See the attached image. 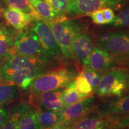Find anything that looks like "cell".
Returning <instances> with one entry per match:
<instances>
[{
	"label": "cell",
	"mask_w": 129,
	"mask_h": 129,
	"mask_svg": "<svg viewBox=\"0 0 129 129\" xmlns=\"http://www.w3.org/2000/svg\"><path fill=\"white\" fill-rule=\"evenodd\" d=\"M9 115V111L4 106V105L0 104V127L7 120Z\"/></svg>",
	"instance_id": "obj_31"
},
{
	"label": "cell",
	"mask_w": 129,
	"mask_h": 129,
	"mask_svg": "<svg viewBox=\"0 0 129 129\" xmlns=\"http://www.w3.org/2000/svg\"><path fill=\"white\" fill-rule=\"evenodd\" d=\"M74 83L75 89L80 94L89 97L92 96L93 93L94 92L92 87L81 74H79L78 75H77L74 81Z\"/></svg>",
	"instance_id": "obj_24"
},
{
	"label": "cell",
	"mask_w": 129,
	"mask_h": 129,
	"mask_svg": "<svg viewBox=\"0 0 129 129\" xmlns=\"http://www.w3.org/2000/svg\"><path fill=\"white\" fill-rule=\"evenodd\" d=\"M1 2H2V0H0V5H1Z\"/></svg>",
	"instance_id": "obj_37"
},
{
	"label": "cell",
	"mask_w": 129,
	"mask_h": 129,
	"mask_svg": "<svg viewBox=\"0 0 129 129\" xmlns=\"http://www.w3.org/2000/svg\"><path fill=\"white\" fill-rule=\"evenodd\" d=\"M68 125L63 124L62 123H58L57 124H56L55 125H53V126L43 129H68Z\"/></svg>",
	"instance_id": "obj_32"
},
{
	"label": "cell",
	"mask_w": 129,
	"mask_h": 129,
	"mask_svg": "<svg viewBox=\"0 0 129 129\" xmlns=\"http://www.w3.org/2000/svg\"><path fill=\"white\" fill-rule=\"evenodd\" d=\"M129 128V115L124 116L118 120L112 129H124Z\"/></svg>",
	"instance_id": "obj_29"
},
{
	"label": "cell",
	"mask_w": 129,
	"mask_h": 129,
	"mask_svg": "<svg viewBox=\"0 0 129 129\" xmlns=\"http://www.w3.org/2000/svg\"><path fill=\"white\" fill-rule=\"evenodd\" d=\"M127 86H128V91H129V70L127 74Z\"/></svg>",
	"instance_id": "obj_34"
},
{
	"label": "cell",
	"mask_w": 129,
	"mask_h": 129,
	"mask_svg": "<svg viewBox=\"0 0 129 129\" xmlns=\"http://www.w3.org/2000/svg\"><path fill=\"white\" fill-rule=\"evenodd\" d=\"M62 93V90H53L33 96V97L36 98V102L39 107L38 109L62 112L65 108L63 101Z\"/></svg>",
	"instance_id": "obj_13"
},
{
	"label": "cell",
	"mask_w": 129,
	"mask_h": 129,
	"mask_svg": "<svg viewBox=\"0 0 129 129\" xmlns=\"http://www.w3.org/2000/svg\"><path fill=\"white\" fill-rule=\"evenodd\" d=\"M62 98L66 107L67 106L78 102L83 101V100L90 98V97L80 94L75 89L73 81L63 90Z\"/></svg>",
	"instance_id": "obj_22"
},
{
	"label": "cell",
	"mask_w": 129,
	"mask_h": 129,
	"mask_svg": "<svg viewBox=\"0 0 129 129\" xmlns=\"http://www.w3.org/2000/svg\"><path fill=\"white\" fill-rule=\"evenodd\" d=\"M97 112L118 119L129 115V93L105 101L98 108Z\"/></svg>",
	"instance_id": "obj_12"
},
{
	"label": "cell",
	"mask_w": 129,
	"mask_h": 129,
	"mask_svg": "<svg viewBox=\"0 0 129 129\" xmlns=\"http://www.w3.org/2000/svg\"><path fill=\"white\" fill-rule=\"evenodd\" d=\"M48 3L58 13L66 15L68 14L69 0H44Z\"/></svg>",
	"instance_id": "obj_27"
},
{
	"label": "cell",
	"mask_w": 129,
	"mask_h": 129,
	"mask_svg": "<svg viewBox=\"0 0 129 129\" xmlns=\"http://www.w3.org/2000/svg\"><path fill=\"white\" fill-rule=\"evenodd\" d=\"M76 72L67 68H61L45 72L32 81L29 88L33 96L47 91L63 89L72 83Z\"/></svg>",
	"instance_id": "obj_2"
},
{
	"label": "cell",
	"mask_w": 129,
	"mask_h": 129,
	"mask_svg": "<svg viewBox=\"0 0 129 129\" xmlns=\"http://www.w3.org/2000/svg\"><path fill=\"white\" fill-rule=\"evenodd\" d=\"M128 129H129V128H128Z\"/></svg>",
	"instance_id": "obj_38"
},
{
	"label": "cell",
	"mask_w": 129,
	"mask_h": 129,
	"mask_svg": "<svg viewBox=\"0 0 129 129\" xmlns=\"http://www.w3.org/2000/svg\"><path fill=\"white\" fill-rule=\"evenodd\" d=\"M92 19L93 22L97 25H105L106 22L105 20L104 14L102 9L94 11L90 14Z\"/></svg>",
	"instance_id": "obj_28"
},
{
	"label": "cell",
	"mask_w": 129,
	"mask_h": 129,
	"mask_svg": "<svg viewBox=\"0 0 129 129\" xmlns=\"http://www.w3.org/2000/svg\"><path fill=\"white\" fill-rule=\"evenodd\" d=\"M17 87L8 84H0V104H10L19 98V91Z\"/></svg>",
	"instance_id": "obj_21"
},
{
	"label": "cell",
	"mask_w": 129,
	"mask_h": 129,
	"mask_svg": "<svg viewBox=\"0 0 129 129\" xmlns=\"http://www.w3.org/2000/svg\"><path fill=\"white\" fill-rule=\"evenodd\" d=\"M8 7L19 10L34 19V20H41L39 14L28 0H4Z\"/></svg>",
	"instance_id": "obj_20"
},
{
	"label": "cell",
	"mask_w": 129,
	"mask_h": 129,
	"mask_svg": "<svg viewBox=\"0 0 129 129\" xmlns=\"http://www.w3.org/2000/svg\"><path fill=\"white\" fill-rule=\"evenodd\" d=\"M98 45L115 57L116 66L129 59V30L106 32L99 37Z\"/></svg>",
	"instance_id": "obj_4"
},
{
	"label": "cell",
	"mask_w": 129,
	"mask_h": 129,
	"mask_svg": "<svg viewBox=\"0 0 129 129\" xmlns=\"http://www.w3.org/2000/svg\"><path fill=\"white\" fill-rule=\"evenodd\" d=\"M128 0H69L68 14L90 15L98 10L111 8L120 10L128 3Z\"/></svg>",
	"instance_id": "obj_7"
},
{
	"label": "cell",
	"mask_w": 129,
	"mask_h": 129,
	"mask_svg": "<svg viewBox=\"0 0 129 129\" xmlns=\"http://www.w3.org/2000/svg\"><path fill=\"white\" fill-rule=\"evenodd\" d=\"M93 47L92 39L88 34L80 30L75 34L72 43L73 56L75 57L85 68H88L89 58Z\"/></svg>",
	"instance_id": "obj_11"
},
{
	"label": "cell",
	"mask_w": 129,
	"mask_h": 129,
	"mask_svg": "<svg viewBox=\"0 0 129 129\" xmlns=\"http://www.w3.org/2000/svg\"><path fill=\"white\" fill-rule=\"evenodd\" d=\"M117 67L122 68L126 69L127 70H129V59L124 61V62H122L121 63L117 66Z\"/></svg>",
	"instance_id": "obj_33"
},
{
	"label": "cell",
	"mask_w": 129,
	"mask_h": 129,
	"mask_svg": "<svg viewBox=\"0 0 129 129\" xmlns=\"http://www.w3.org/2000/svg\"><path fill=\"white\" fill-rule=\"evenodd\" d=\"M28 1H29V2H30V3H31V2H32V1H35V0H28Z\"/></svg>",
	"instance_id": "obj_36"
},
{
	"label": "cell",
	"mask_w": 129,
	"mask_h": 129,
	"mask_svg": "<svg viewBox=\"0 0 129 129\" xmlns=\"http://www.w3.org/2000/svg\"><path fill=\"white\" fill-rule=\"evenodd\" d=\"M103 14H104L106 24H110L115 19V13L114 11L111 8H105L102 9Z\"/></svg>",
	"instance_id": "obj_30"
},
{
	"label": "cell",
	"mask_w": 129,
	"mask_h": 129,
	"mask_svg": "<svg viewBox=\"0 0 129 129\" xmlns=\"http://www.w3.org/2000/svg\"><path fill=\"white\" fill-rule=\"evenodd\" d=\"M31 109L32 106L25 102L20 103L14 106L7 120L0 127V129H19V121L20 117Z\"/></svg>",
	"instance_id": "obj_17"
},
{
	"label": "cell",
	"mask_w": 129,
	"mask_h": 129,
	"mask_svg": "<svg viewBox=\"0 0 129 129\" xmlns=\"http://www.w3.org/2000/svg\"><path fill=\"white\" fill-rule=\"evenodd\" d=\"M47 23L52 30L62 54L68 59L72 58V43L75 34L80 30L78 26L67 20Z\"/></svg>",
	"instance_id": "obj_6"
},
{
	"label": "cell",
	"mask_w": 129,
	"mask_h": 129,
	"mask_svg": "<svg viewBox=\"0 0 129 129\" xmlns=\"http://www.w3.org/2000/svg\"><path fill=\"white\" fill-rule=\"evenodd\" d=\"M80 74L85 77L91 85V86L92 87L93 91H95L101 78L99 72L96 71L90 68H85V69L83 70Z\"/></svg>",
	"instance_id": "obj_26"
},
{
	"label": "cell",
	"mask_w": 129,
	"mask_h": 129,
	"mask_svg": "<svg viewBox=\"0 0 129 129\" xmlns=\"http://www.w3.org/2000/svg\"><path fill=\"white\" fill-rule=\"evenodd\" d=\"M15 36L6 29H0V63L9 54L13 47Z\"/></svg>",
	"instance_id": "obj_19"
},
{
	"label": "cell",
	"mask_w": 129,
	"mask_h": 129,
	"mask_svg": "<svg viewBox=\"0 0 129 129\" xmlns=\"http://www.w3.org/2000/svg\"><path fill=\"white\" fill-rule=\"evenodd\" d=\"M47 62L38 58L9 53L0 64V72L6 84L26 89L36 77L46 72Z\"/></svg>",
	"instance_id": "obj_1"
},
{
	"label": "cell",
	"mask_w": 129,
	"mask_h": 129,
	"mask_svg": "<svg viewBox=\"0 0 129 129\" xmlns=\"http://www.w3.org/2000/svg\"><path fill=\"white\" fill-rule=\"evenodd\" d=\"M10 53L38 58L46 62L50 58L32 28L19 32L15 35L13 47Z\"/></svg>",
	"instance_id": "obj_5"
},
{
	"label": "cell",
	"mask_w": 129,
	"mask_h": 129,
	"mask_svg": "<svg viewBox=\"0 0 129 129\" xmlns=\"http://www.w3.org/2000/svg\"><path fill=\"white\" fill-rule=\"evenodd\" d=\"M94 103V99L91 96L67 106L61 112L59 123L69 126L89 114L97 112L98 108Z\"/></svg>",
	"instance_id": "obj_8"
},
{
	"label": "cell",
	"mask_w": 129,
	"mask_h": 129,
	"mask_svg": "<svg viewBox=\"0 0 129 129\" xmlns=\"http://www.w3.org/2000/svg\"><path fill=\"white\" fill-rule=\"evenodd\" d=\"M118 120L96 112L69 125L68 129H112Z\"/></svg>",
	"instance_id": "obj_10"
},
{
	"label": "cell",
	"mask_w": 129,
	"mask_h": 129,
	"mask_svg": "<svg viewBox=\"0 0 129 129\" xmlns=\"http://www.w3.org/2000/svg\"><path fill=\"white\" fill-rule=\"evenodd\" d=\"M32 28L39 38L46 54L50 57H59L61 51L52 30L47 23L43 20H35Z\"/></svg>",
	"instance_id": "obj_9"
},
{
	"label": "cell",
	"mask_w": 129,
	"mask_h": 129,
	"mask_svg": "<svg viewBox=\"0 0 129 129\" xmlns=\"http://www.w3.org/2000/svg\"><path fill=\"white\" fill-rule=\"evenodd\" d=\"M116 66L115 57L99 46H94L90 54L88 68L98 72Z\"/></svg>",
	"instance_id": "obj_14"
},
{
	"label": "cell",
	"mask_w": 129,
	"mask_h": 129,
	"mask_svg": "<svg viewBox=\"0 0 129 129\" xmlns=\"http://www.w3.org/2000/svg\"><path fill=\"white\" fill-rule=\"evenodd\" d=\"M61 112L60 111L37 109V117L40 129L48 128L59 123Z\"/></svg>",
	"instance_id": "obj_18"
},
{
	"label": "cell",
	"mask_w": 129,
	"mask_h": 129,
	"mask_svg": "<svg viewBox=\"0 0 129 129\" xmlns=\"http://www.w3.org/2000/svg\"><path fill=\"white\" fill-rule=\"evenodd\" d=\"M19 129H40L37 117V110L31 109L20 117Z\"/></svg>",
	"instance_id": "obj_23"
},
{
	"label": "cell",
	"mask_w": 129,
	"mask_h": 129,
	"mask_svg": "<svg viewBox=\"0 0 129 129\" xmlns=\"http://www.w3.org/2000/svg\"><path fill=\"white\" fill-rule=\"evenodd\" d=\"M30 3L39 14L41 20L46 22H60L67 20L65 16L58 13L51 5L44 0H35Z\"/></svg>",
	"instance_id": "obj_16"
},
{
	"label": "cell",
	"mask_w": 129,
	"mask_h": 129,
	"mask_svg": "<svg viewBox=\"0 0 129 129\" xmlns=\"http://www.w3.org/2000/svg\"><path fill=\"white\" fill-rule=\"evenodd\" d=\"M1 10L7 23L16 30H23L34 20L28 14L14 8L7 7Z\"/></svg>",
	"instance_id": "obj_15"
},
{
	"label": "cell",
	"mask_w": 129,
	"mask_h": 129,
	"mask_svg": "<svg viewBox=\"0 0 129 129\" xmlns=\"http://www.w3.org/2000/svg\"><path fill=\"white\" fill-rule=\"evenodd\" d=\"M126 69L117 67L111 69L101 76L95 92L99 97H121L128 91Z\"/></svg>",
	"instance_id": "obj_3"
},
{
	"label": "cell",
	"mask_w": 129,
	"mask_h": 129,
	"mask_svg": "<svg viewBox=\"0 0 129 129\" xmlns=\"http://www.w3.org/2000/svg\"><path fill=\"white\" fill-rule=\"evenodd\" d=\"M110 24L115 28H129V6L121 11Z\"/></svg>",
	"instance_id": "obj_25"
},
{
	"label": "cell",
	"mask_w": 129,
	"mask_h": 129,
	"mask_svg": "<svg viewBox=\"0 0 129 129\" xmlns=\"http://www.w3.org/2000/svg\"><path fill=\"white\" fill-rule=\"evenodd\" d=\"M0 64H1V63H0ZM2 83H5L3 80L2 76H1V72H0V84H2ZM5 84H6V83H5Z\"/></svg>",
	"instance_id": "obj_35"
}]
</instances>
